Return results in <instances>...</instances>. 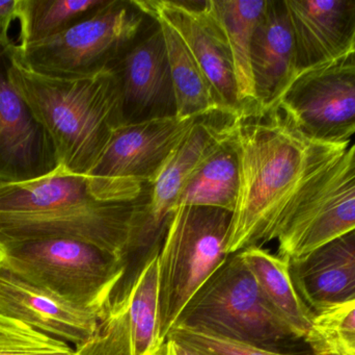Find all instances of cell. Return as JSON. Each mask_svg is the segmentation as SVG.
I'll list each match as a JSON object with an SVG mask.
<instances>
[{
  "instance_id": "cell-1",
  "label": "cell",
  "mask_w": 355,
  "mask_h": 355,
  "mask_svg": "<svg viewBox=\"0 0 355 355\" xmlns=\"http://www.w3.org/2000/svg\"><path fill=\"white\" fill-rule=\"evenodd\" d=\"M144 185L135 179L74 174L58 167L41 179L0 181V245L69 238L123 258Z\"/></svg>"
},
{
  "instance_id": "cell-2",
  "label": "cell",
  "mask_w": 355,
  "mask_h": 355,
  "mask_svg": "<svg viewBox=\"0 0 355 355\" xmlns=\"http://www.w3.org/2000/svg\"><path fill=\"white\" fill-rule=\"evenodd\" d=\"M232 135L239 162V194L227 254L272 241L277 220L298 188L349 147L309 141L279 106L265 114L236 117Z\"/></svg>"
},
{
  "instance_id": "cell-3",
  "label": "cell",
  "mask_w": 355,
  "mask_h": 355,
  "mask_svg": "<svg viewBox=\"0 0 355 355\" xmlns=\"http://www.w3.org/2000/svg\"><path fill=\"white\" fill-rule=\"evenodd\" d=\"M6 51L8 79L49 135L58 168L91 174L114 131L124 124L114 67L73 79L44 76Z\"/></svg>"
},
{
  "instance_id": "cell-4",
  "label": "cell",
  "mask_w": 355,
  "mask_h": 355,
  "mask_svg": "<svg viewBox=\"0 0 355 355\" xmlns=\"http://www.w3.org/2000/svg\"><path fill=\"white\" fill-rule=\"evenodd\" d=\"M0 266L98 320L107 312L126 269L118 254L69 238L1 244Z\"/></svg>"
},
{
  "instance_id": "cell-5",
  "label": "cell",
  "mask_w": 355,
  "mask_h": 355,
  "mask_svg": "<svg viewBox=\"0 0 355 355\" xmlns=\"http://www.w3.org/2000/svg\"><path fill=\"white\" fill-rule=\"evenodd\" d=\"M232 213L206 206L174 210L158 254V333L171 329L196 292L223 264Z\"/></svg>"
},
{
  "instance_id": "cell-6",
  "label": "cell",
  "mask_w": 355,
  "mask_h": 355,
  "mask_svg": "<svg viewBox=\"0 0 355 355\" xmlns=\"http://www.w3.org/2000/svg\"><path fill=\"white\" fill-rule=\"evenodd\" d=\"M153 22L133 0H107L93 14L47 41L8 50L29 70L73 79L114 66Z\"/></svg>"
},
{
  "instance_id": "cell-7",
  "label": "cell",
  "mask_w": 355,
  "mask_h": 355,
  "mask_svg": "<svg viewBox=\"0 0 355 355\" xmlns=\"http://www.w3.org/2000/svg\"><path fill=\"white\" fill-rule=\"evenodd\" d=\"M174 327L272 350L281 342L295 339L239 252L229 254L190 299Z\"/></svg>"
},
{
  "instance_id": "cell-8",
  "label": "cell",
  "mask_w": 355,
  "mask_h": 355,
  "mask_svg": "<svg viewBox=\"0 0 355 355\" xmlns=\"http://www.w3.org/2000/svg\"><path fill=\"white\" fill-rule=\"evenodd\" d=\"M236 117L223 110L202 117L155 177L145 183L123 254L126 269L116 295L124 296L147 263L159 254L184 185L200 160L227 135Z\"/></svg>"
},
{
  "instance_id": "cell-9",
  "label": "cell",
  "mask_w": 355,
  "mask_h": 355,
  "mask_svg": "<svg viewBox=\"0 0 355 355\" xmlns=\"http://www.w3.org/2000/svg\"><path fill=\"white\" fill-rule=\"evenodd\" d=\"M355 229V144L298 188L279 216L272 241L290 261Z\"/></svg>"
},
{
  "instance_id": "cell-10",
  "label": "cell",
  "mask_w": 355,
  "mask_h": 355,
  "mask_svg": "<svg viewBox=\"0 0 355 355\" xmlns=\"http://www.w3.org/2000/svg\"><path fill=\"white\" fill-rule=\"evenodd\" d=\"M279 108L309 141L349 144L355 135V52L298 75Z\"/></svg>"
},
{
  "instance_id": "cell-11",
  "label": "cell",
  "mask_w": 355,
  "mask_h": 355,
  "mask_svg": "<svg viewBox=\"0 0 355 355\" xmlns=\"http://www.w3.org/2000/svg\"><path fill=\"white\" fill-rule=\"evenodd\" d=\"M150 18H160L177 31L212 85L219 106L239 116L231 50L214 10L207 1L133 0Z\"/></svg>"
},
{
  "instance_id": "cell-12",
  "label": "cell",
  "mask_w": 355,
  "mask_h": 355,
  "mask_svg": "<svg viewBox=\"0 0 355 355\" xmlns=\"http://www.w3.org/2000/svg\"><path fill=\"white\" fill-rule=\"evenodd\" d=\"M158 333V256L144 267L128 293L98 320L75 355H164Z\"/></svg>"
},
{
  "instance_id": "cell-13",
  "label": "cell",
  "mask_w": 355,
  "mask_h": 355,
  "mask_svg": "<svg viewBox=\"0 0 355 355\" xmlns=\"http://www.w3.org/2000/svg\"><path fill=\"white\" fill-rule=\"evenodd\" d=\"M114 67L120 81L124 124L177 116L166 42L154 19Z\"/></svg>"
},
{
  "instance_id": "cell-14",
  "label": "cell",
  "mask_w": 355,
  "mask_h": 355,
  "mask_svg": "<svg viewBox=\"0 0 355 355\" xmlns=\"http://www.w3.org/2000/svg\"><path fill=\"white\" fill-rule=\"evenodd\" d=\"M8 58L0 49V181L23 183L58 169L51 139L12 87Z\"/></svg>"
},
{
  "instance_id": "cell-15",
  "label": "cell",
  "mask_w": 355,
  "mask_h": 355,
  "mask_svg": "<svg viewBox=\"0 0 355 355\" xmlns=\"http://www.w3.org/2000/svg\"><path fill=\"white\" fill-rule=\"evenodd\" d=\"M202 117L172 116L121 125L89 175L152 181Z\"/></svg>"
},
{
  "instance_id": "cell-16",
  "label": "cell",
  "mask_w": 355,
  "mask_h": 355,
  "mask_svg": "<svg viewBox=\"0 0 355 355\" xmlns=\"http://www.w3.org/2000/svg\"><path fill=\"white\" fill-rule=\"evenodd\" d=\"M298 75L354 52L355 0H285Z\"/></svg>"
},
{
  "instance_id": "cell-17",
  "label": "cell",
  "mask_w": 355,
  "mask_h": 355,
  "mask_svg": "<svg viewBox=\"0 0 355 355\" xmlns=\"http://www.w3.org/2000/svg\"><path fill=\"white\" fill-rule=\"evenodd\" d=\"M252 70L256 114L279 108L298 76L295 42L285 0H267L252 38Z\"/></svg>"
},
{
  "instance_id": "cell-18",
  "label": "cell",
  "mask_w": 355,
  "mask_h": 355,
  "mask_svg": "<svg viewBox=\"0 0 355 355\" xmlns=\"http://www.w3.org/2000/svg\"><path fill=\"white\" fill-rule=\"evenodd\" d=\"M0 313L75 346L89 339L95 315L79 310L0 266Z\"/></svg>"
},
{
  "instance_id": "cell-19",
  "label": "cell",
  "mask_w": 355,
  "mask_h": 355,
  "mask_svg": "<svg viewBox=\"0 0 355 355\" xmlns=\"http://www.w3.org/2000/svg\"><path fill=\"white\" fill-rule=\"evenodd\" d=\"M290 272L298 295L312 313L355 299V229L290 261Z\"/></svg>"
},
{
  "instance_id": "cell-20",
  "label": "cell",
  "mask_w": 355,
  "mask_h": 355,
  "mask_svg": "<svg viewBox=\"0 0 355 355\" xmlns=\"http://www.w3.org/2000/svg\"><path fill=\"white\" fill-rule=\"evenodd\" d=\"M233 123L227 135L194 169L184 185L175 210L180 206H206L233 214L239 194V162L232 135Z\"/></svg>"
},
{
  "instance_id": "cell-21",
  "label": "cell",
  "mask_w": 355,
  "mask_h": 355,
  "mask_svg": "<svg viewBox=\"0 0 355 355\" xmlns=\"http://www.w3.org/2000/svg\"><path fill=\"white\" fill-rule=\"evenodd\" d=\"M231 50L241 114L257 113L252 45L254 29L267 6V0H210ZM239 115V116H240Z\"/></svg>"
},
{
  "instance_id": "cell-22",
  "label": "cell",
  "mask_w": 355,
  "mask_h": 355,
  "mask_svg": "<svg viewBox=\"0 0 355 355\" xmlns=\"http://www.w3.org/2000/svg\"><path fill=\"white\" fill-rule=\"evenodd\" d=\"M239 254L267 302L291 329L295 339H306L314 315L294 287L289 258L258 246L246 248Z\"/></svg>"
},
{
  "instance_id": "cell-23",
  "label": "cell",
  "mask_w": 355,
  "mask_h": 355,
  "mask_svg": "<svg viewBox=\"0 0 355 355\" xmlns=\"http://www.w3.org/2000/svg\"><path fill=\"white\" fill-rule=\"evenodd\" d=\"M152 19L159 24L164 33L176 97L177 116L192 118L223 110L212 85L177 31L162 19Z\"/></svg>"
},
{
  "instance_id": "cell-24",
  "label": "cell",
  "mask_w": 355,
  "mask_h": 355,
  "mask_svg": "<svg viewBox=\"0 0 355 355\" xmlns=\"http://www.w3.org/2000/svg\"><path fill=\"white\" fill-rule=\"evenodd\" d=\"M107 0H18L19 48H27L64 33L93 14Z\"/></svg>"
},
{
  "instance_id": "cell-25",
  "label": "cell",
  "mask_w": 355,
  "mask_h": 355,
  "mask_svg": "<svg viewBox=\"0 0 355 355\" xmlns=\"http://www.w3.org/2000/svg\"><path fill=\"white\" fill-rule=\"evenodd\" d=\"M304 341L314 354L355 355V299L314 315Z\"/></svg>"
},
{
  "instance_id": "cell-26",
  "label": "cell",
  "mask_w": 355,
  "mask_h": 355,
  "mask_svg": "<svg viewBox=\"0 0 355 355\" xmlns=\"http://www.w3.org/2000/svg\"><path fill=\"white\" fill-rule=\"evenodd\" d=\"M0 355H75V349L0 313Z\"/></svg>"
},
{
  "instance_id": "cell-27",
  "label": "cell",
  "mask_w": 355,
  "mask_h": 355,
  "mask_svg": "<svg viewBox=\"0 0 355 355\" xmlns=\"http://www.w3.org/2000/svg\"><path fill=\"white\" fill-rule=\"evenodd\" d=\"M168 339L176 340L190 347L200 350L206 355H294L282 354L277 350L223 339V338L209 335L194 329H185V327H173L168 333Z\"/></svg>"
},
{
  "instance_id": "cell-28",
  "label": "cell",
  "mask_w": 355,
  "mask_h": 355,
  "mask_svg": "<svg viewBox=\"0 0 355 355\" xmlns=\"http://www.w3.org/2000/svg\"><path fill=\"white\" fill-rule=\"evenodd\" d=\"M18 0L0 1V49L6 50L12 45L8 31L12 21L17 19Z\"/></svg>"
},
{
  "instance_id": "cell-29",
  "label": "cell",
  "mask_w": 355,
  "mask_h": 355,
  "mask_svg": "<svg viewBox=\"0 0 355 355\" xmlns=\"http://www.w3.org/2000/svg\"><path fill=\"white\" fill-rule=\"evenodd\" d=\"M164 355H206L196 348L190 347L186 344L168 339L164 345Z\"/></svg>"
},
{
  "instance_id": "cell-30",
  "label": "cell",
  "mask_w": 355,
  "mask_h": 355,
  "mask_svg": "<svg viewBox=\"0 0 355 355\" xmlns=\"http://www.w3.org/2000/svg\"><path fill=\"white\" fill-rule=\"evenodd\" d=\"M354 52H355V44H354Z\"/></svg>"
}]
</instances>
